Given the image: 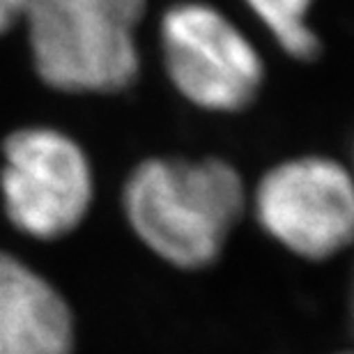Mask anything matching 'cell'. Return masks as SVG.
Returning a JSON list of instances; mask_svg holds the SVG:
<instances>
[{"label": "cell", "mask_w": 354, "mask_h": 354, "mask_svg": "<svg viewBox=\"0 0 354 354\" xmlns=\"http://www.w3.org/2000/svg\"><path fill=\"white\" fill-rule=\"evenodd\" d=\"M246 205L242 175L212 157L145 159L122 187V212L133 235L180 269L216 263Z\"/></svg>", "instance_id": "obj_1"}, {"label": "cell", "mask_w": 354, "mask_h": 354, "mask_svg": "<svg viewBox=\"0 0 354 354\" xmlns=\"http://www.w3.org/2000/svg\"><path fill=\"white\" fill-rule=\"evenodd\" d=\"M145 0H26L32 67L48 88L113 95L138 79Z\"/></svg>", "instance_id": "obj_2"}, {"label": "cell", "mask_w": 354, "mask_h": 354, "mask_svg": "<svg viewBox=\"0 0 354 354\" xmlns=\"http://www.w3.org/2000/svg\"><path fill=\"white\" fill-rule=\"evenodd\" d=\"M159 46L173 88L209 113H237L256 102L265 65L242 28L209 3H177L164 12Z\"/></svg>", "instance_id": "obj_3"}, {"label": "cell", "mask_w": 354, "mask_h": 354, "mask_svg": "<svg viewBox=\"0 0 354 354\" xmlns=\"http://www.w3.org/2000/svg\"><path fill=\"white\" fill-rule=\"evenodd\" d=\"M0 194L14 228L51 242L74 232L88 216L95 173L86 150L65 131L24 127L3 143Z\"/></svg>", "instance_id": "obj_4"}, {"label": "cell", "mask_w": 354, "mask_h": 354, "mask_svg": "<svg viewBox=\"0 0 354 354\" xmlns=\"http://www.w3.org/2000/svg\"><path fill=\"white\" fill-rule=\"evenodd\" d=\"M249 205L260 228L304 260L334 258L354 244V173L336 159L281 161L260 177Z\"/></svg>", "instance_id": "obj_5"}, {"label": "cell", "mask_w": 354, "mask_h": 354, "mask_svg": "<svg viewBox=\"0 0 354 354\" xmlns=\"http://www.w3.org/2000/svg\"><path fill=\"white\" fill-rule=\"evenodd\" d=\"M65 297L24 260L0 251V354H72Z\"/></svg>", "instance_id": "obj_6"}, {"label": "cell", "mask_w": 354, "mask_h": 354, "mask_svg": "<svg viewBox=\"0 0 354 354\" xmlns=\"http://www.w3.org/2000/svg\"><path fill=\"white\" fill-rule=\"evenodd\" d=\"M274 41L295 60H315L320 37L310 28V7L315 0H244Z\"/></svg>", "instance_id": "obj_7"}, {"label": "cell", "mask_w": 354, "mask_h": 354, "mask_svg": "<svg viewBox=\"0 0 354 354\" xmlns=\"http://www.w3.org/2000/svg\"><path fill=\"white\" fill-rule=\"evenodd\" d=\"M26 0H0V37L24 19Z\"/></svg>", "instance_id": "obj_8"}, {"label": "cell", "mask_w": 354, "mask_h": 354, "mask_svg": "<svg viewBox=\"0 0 354 354\" xmlns=\"http://www.w3.org/2000/svg\"><path fill=\"white\" fill-rule=\"evenodd\" d=\"M348 306H350V324L354 331V269H352V281H350V297H348Z\"/></svg>", "instance_id": "obj_9"}, {"label": "cell", "mask_w": 354, "mask_h": 354, "mask_svg": "<svg viewBox=\"0 0 354 354\" xmlns=\"http://www.w3.org/2000/svg\"><path fill=\"white\" fill-rule=\"evenodd\" d=\"M348 354H354V352H348Z\"/></svg>", "instance_id": "obj_10"}]
</instances>
